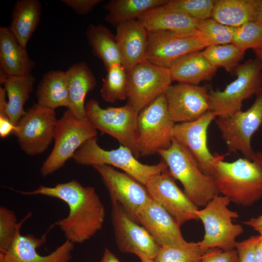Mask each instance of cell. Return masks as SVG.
Listing matches in <instances>:
<instances>
[{
  "label": "cell",
  "mask_w": 262,
  "mask_h": 262,
  "mask_svg": "<svg viewBox=\"0 0 262 262\" xmlns=\"http://www.w3.org/2000/svg\"><path fill=\"white\" fill-rule=\"evenodd\" d=\"M111 202L112 222L119 250L154 260L161 246L118 202L115 200Z\"/></svg>",
  "instance_id": "cell-13"
},
{
  "label": "cell",
  "mask_w": 262,
  "mask_h": 262,
  "mask_svg": "<svg viewBox=\"0 0 262 262\" xmlns=\"http://www.w3.org/2000/svg\"><path fill=\"white\" fill-rule=\"evenodd\" d=\"M208 250L203 249L198 242H188L172 247H160L154 262H201Z\"/></svg>",
  "instance_id": "cell-34"
},
{
  "label": "cell",
  "mask_w": 262,
  "mask_h": 262,
  "mask_svg": "<svg viewBox=\"0 0 262 262\" xmlns=\"http://www.w3.org/2000/svg\"><path fill=\"white\" fill-rule=\"evenodd\" d=\"M216 117L210 111L196 120L175 124L172 131L173 138L187 149L202 172L210 176L216 162L223 156L213 155L207 145L208 129Z\"/></svg>",
  "instance_id": "cell-15"
},
{
  "label": "cell",
  "mask_w": 262,
  "mask_h": 262,
  "mask_svg": "<svg viewBox=\"0 0 262 262\" xmlns=\"http://www.w3.org/2000/svg\"><path fill=\"white\" fill-rule=\"evenodd\" d=\"M175 124L169 115L164 93L144 108L137 118L140 156H150L170 147Z\"/></svg>",
  "instance_id": "cell-8"
},
{
  "label": "cell",
  "mask_w": 262,
  "mask_h": 262,
  "mask_svg": "<svg viewBox=\"0 0 262 262\" xmlns=\"http://www.w3.org/2000/svg\"><path fill=\"white\" fill-rule=\"evenodd\" d=\"M256 58L262 62V46L253 49Z\"/></svg>",
  "instance_id": "cell-46"
},
{
  "label": "cell",
  "mask_w": 262,
  "mask_h": 262,
  "mask_svg": "<svg viewBox=\"0 0 262 262\" xmlns=\"http://www.w3.org/2000/svg\"><path fill=\"white\" fill-rule=\"evenodd\" d=\"M261 236L255 250L256 262H262V236Z\"/></svg>",
  "instance_id": "cell-45"
},
{
  "label": "cell",
  "mask_w": 262,
  "mask_h": 262,
  "mask_svg": "<svg viewBox=\"0 0 262 262\" xmlns=\"http://www.w3.org/2000/svg\"><path fill=\"white\" fill-rule=\"evenodd\" d=\"M151 198L164 208L180 226L198 220L199 209L177 185L168 169L153 177L145 185Z\"/></svg>",
  "instance_id": "cell-16"
},
{
  "label": "cell",
  "mask_w": 262,
  "mask_h": 262,
  "mask_svg": "<svg viewBox=\"0 0 262 262\" xmlns=\"http://www.w3.org/2000/svg\"><path fill=\"white\" fill-rule=\"evenodd\" d=\"M137 20L147 32L169 31L183 36H196L200 21L163 6L148 10Z\"/></svg>",
  "instance_id": "cell-23"
},
{
  "label": "cell",
  "mask_w": 262,
  "mask_h": 262,
  "mask_svg": "<svg viewBox=\"0 0 262 262\" xmlns=\"http://www.w3.org/2000/svg\"><path fill=\"white\" fill-rule=\"evenodd\" d=\"M99 262H120L116 256L108 248L104 249Z\"/></svg>",
  "instance_id": "cell-44"
},
{
  "label": "cell",
  "mask_w": 262,
  "mask_h": 262,
  "mask_svg": "<svg viewBox=\"0 0 262 262\" xmlns=\"http://www.w3.org/2000/svg\"><path fill=\"white\" fill-rule=\"evenodd\" d=\"M97 135L92 124L78 119L67 109L57 120L54 146L40 168L41 175L48 176L61 168L86 141Z\"/></svg>",
  "instance_id": "cell-7"
},
{
  "label": "cell",
  "mask_w": 262,
  "mask_h": 262,
  "mask_svg": "<svg viewBox=\"0 0 262 262\" xmlns=\"http://www.w3.org/2000/svg\"><path fill=\"white\" fill-rule=\"evenodd\" d=\"M85 108L87 120L97 130L116 139L137 159L140 157L137 147L138 113L129 103L102 108L97 100L92 98L85 104Z\"/></svg>",
  "instance_id": "cell-9"
},
{
  "label": "cell",
  "mask_w": 262,
  "mask_h": 262,
  "mask_svg": "<svg viewBox=\"0 0 262 262\" xmlns=\"http://www.w3.org/2000/svg\"><path fill=\"white\" fill-rule=\"evenodd\" d=\"M66 6L72 9L77 14L84 15L91 12L102 0H62Z\"/></svg>",
  "instance_id": "cell-41"
},
{
  "label": "cell",
  "mask_w": 262,
  "mask_h": 262,
  "mask_svg": "<svg viewBox=\"0 0 262 262\" xmlns=\"http://www.w3.org/2000/svg\"><path fill=\"white\" fill-rule=\"evenodd\" d=\"M93 167L100 175L111 200L118 202L136 221L139 213L152 199L145 186L113 166L99 164Z\"/></svg>",
  "instance_id": "cell-14"
},
{
  "label": "cell",
  "mask_w": 262,
  "mask_h": 262,
  "mask_svg": "<svg viewBox=\"0 0 262 262\" xmlns=\"http://www.w3.org/2000/svg\"><path fill=\"white\" fill-rule=\"evenodd\" d=\"M140 259L141 262H154V260L145 257H139Z\"/></svg>",
  "instance_id": "cell-47"
},
{
  "label": "cell",
  "mask_w": 262,
  "mask_h": 262,
  "mask_svg": "<svg viewBox=\"0 0 262 262\" xmlns=\"http://www.w3.org/2000/svg\"><path fill=\"white\" fill-rule=\"evenodd\" d=\"M147 32V60L159 66L169 68L180 57L206 48L196 35L183 36L164 31Z\"/></svg>",
  "instance_id": "cell-18"
},
{
  "label": "cell",
  "mask_w": 262,
  "mask_h": 262,
  "mask_svg": "<svg viewBox=\"0 0 262 262\" xmlns=\"http://www.w3.org/2000/svg\"><path fill=\"white\" fill-rule=\"evenodd\" d=\"M215 123L228 150L240 152L244 157L251 159L255 152L251 146V139L262 125V89L248 109L216 117Z\"/></svg>",
  "instance_id": "cell-10"
},
{
  "label": "cell",
  "mask_w": 262,
  "mask_h": 262,
  "mask_svg": "<svg viewBox=\"0 0 262 262\" xmlns=\"http://www.w3.org/2000/svg\"><path fill=\"white\" fill-rule=\"evenodd\" d=\"M243 223L253 228L262 236V214L258 217L244 221Z\"/></svg>",
  "instance_id": "cell-43"
},
{
  "label": "cell",
  "mask_w": 262,
  "mask_h": 262,
  "mask_svg": "<svg viewBox=\"0 0 262 262\" xmlns=\"http://www.w3.org/2000/svg\"><path fill=\"white\" fill-rule=\"evenodd\" d=\"M215 0H168L165 9L183 13L195 19L203 21L212 17Z\"/></svg>",
  "instance_id": "cell-36"
},
{
  "label": "cell",
  "mask_w": 262,
  "mask_h": 262,
  "mask_svg": "<svg viewBox=\"0 0 262 262\" xmlns=\"http://www.w3.org/2000/svg\"><path fill=\"white\" fill-rule=\"evenodd\" d=\"M262 0H215L212 18L237 28L258 20Z\"/></svg>",
  "instance_id": "cell-26"
},
{
  "label": "cell",
  "mask_w": 262,
  "mask_h": 262,
  "mask_svg": "<svg viewBox=\"0 0 262 262\" xmlns=\"http://www.w3.org/2000/svg\"><path fill=\"white\" fill-rule=\"evenodd\" d=\"M235 28L223 25L213 18L200 21L196 36L210 46L232 43Z\"/></svg>",
  "instance_id": "cell-35"
},
{
  "label": "cell",
  "mask_w": 262,
  "mask_h": 262,
  "mask_svg": "<svg viewBox=\"0 0 262 262\" xmlns=\"http://www.w3.org/2000/svg\"><path fill=\"white\" fill-rule=\"evenodd\" d=\"M169 69L172 82L197 85L202 82L211 80L217 69L204 56L201 50L180 57Z\"/></svg>",
  "instance_id": "cell-25"
},
{
  "label": "cell",
  "mask_w": 262,
  "mask_h": 262,
  "mask_svg": "<svg viewBox=\"0 0 262 262\" xmlns=\"http://www.w3.org/2000/svg\"><path fill=\"white\" fill-rule=\"evenodd\" d=\"M230 199L217 195L196 213L202 222L204 235L198 243L205 250L218 248L224 250L235 249L236 239L244 232L243 227L233 223L239 217L236 212L230 210Z\"/></svg>",
  "instance_id": "cell-5"
},
{
  "label": "cell",
  "mask_w": 262,
  "mask_h": 262,
  "mask_svg": "<svg viewBox=\"0 0 262 262\" xmlns=\"http://www.w3.org/2000/svg\"><path fill=\"white\" fill-rule=\"evenodd\" d=\"M206 86L179 83L164 93L169 115L175 123L196 120L211 111Z\"/></svg>",
  "instance_id": "cell-17"
},
{
  "label": "cell",
  "mask_w": 262,
  "mask_h": 262,
  "mask_svg": "<svg viewBox=\"0 0 262 262\" xmlns=\"http://www.w3.org/2000/svg\"><path fill=\"white\" fill-rule=\"evenodd\" d=\"M201 262H239L235 249L224 250L211 248L204 254Z\"/></svg>",
  "instance_id": "cell-40"
},
{
  "label": "cell",
  "mask_w": 262,
  "mask_h": 262,
  "mask_svg": "<svg viewBox=\"0 0 262 262\" xmlns=\"http://www.w3.org/2000/svg\"><path fill=\"white\" fill-rule=\"evenodd\" d=\"M35 77L31 74L9 76L0 81L8 98L6 112L15 126L25 115L24 107L33 91Z\"/></svg>",
  "instance_id": "cell-28"
},
{
  "label": "cell",
  "mask_w": 262,
  "mask_h": 262,
  "mask_svg": "<svg viewBox=\"0 0 262 262\" xmlns=\"http://www.w3.org/2000/svg\"><path fill=\"white\" fill-rule=\"evenodd\" d=\"M41 4L38 0H18L14 6L9 27L18 42L26 48L40 19Z\"/></svg>",
  "instance_id": "cell-27"
},
{
  "label": "cell",
  "mask_w": 262,
  "mask_h": 262,
  "mask_svg": "<svg viewBox=\"0 0 262 262\" xmlns=\"http://www.w3.org/2000/svg\"><path fill=\"white\" fill-rule=\"evenodd\" d=\"M66 72L69 98L67 109L78 119L88 121L84 100L88 93L95 88L96 79L90 67L84 62L73 65Z\"/></svg>",
  "instance_id": "cell-24"
},
{
  "label": "cell",
  "mask_w": 262,
  "mask_h": 262,
  "mask_svg": "<svg viewBox=\"0 0 262 262\" xmlns=\"http://www.w3.org/2000/svg\"><path fill=\"white\" fill-rule=\"evenodd\" d=\"M115 38L120 51L121 64L128 71L147 61V31L137 20L122 22L116 27Z\"/></svg>",
  "instance_id": "cell-21"
},
{
  "label": "cell",
  "mask_w": 262,
  "mask_h": 262,
  "mask_svg": "<svg viewBox=\"0 0 262 262\" xmlns=\"http://www.w3.org/2000/svg\"><path fill=\"white\" fill-rule=\"evenodd\" d=\"M232 43L245 51L262 46V24L252 21L235 28Z\"/></svg>",
  "instance_id": "cell-38"
},
{
  "label": "cell",
  "mask_w": 262,
  "mask_h": 262,
  "mask_svg": "<svg viewBox=\"0 0 262 262\" xmlns=\"http://www.w3.org/2000/svg\"><path fill=\"white\" fill-rule=\"evenodd\" d=\"M26 48L19 44L9 27H0V82L9 76L31 74L35 66Z\"/></svg>",
  "instance_id": "cell-22"
},
{
  "label": "cell",
  "mask_w": 262,
  "mask_h": 262,
  "mask_svg": "<svg viewBox=\"0 0 262 262\" xmlns=\"http://www.w3.org/2000/svg\"><path fill=\"white\" fill-rule=\"evenodd\" d=\"M158 154L171 176L181 183L184 192L198 208L205 207L219 195L213 177L203 173L187 149L173 138L170 147Z\"/></svg>",
  "instance_id": "cell-3"
},
{
  "label": "cell",
  "mask_w": 262,
  "mask_h": 262,
  "mask_svg": "<svg viewBox=\"0 0 262 262\" xmlns=\"http://www.w3.org/2000/svg\"><path fill=\"white\" fill-rule=\"evenodd\" d=\"M107 74L102 79L100 90L102 98L114 103L128 98L127 72L121 64L113 65L106 69Z\"/></svg>",
  "instance_id": "cell-32"
},
{
  "label": "cell",
  "mask_w": 262,
  "mask_h": 262,
  "mask_svg": "<svg viewBox=\"0 0 262 262\" xmlns=\"http://www.w3.org/2000/svg\"><path fill=\"white\" fill-rule=\"evenodd\" d=\"M72 158L82 165L105 164L118 168L144 186L153 177L168 169L163 160L154 165L140 162L129 148L122 145L116 149H104L98 144L97 137L86 141Z\"/></svg>",
  "instance_id": "cell-4"
},
{
  "label": "cell",
  "mask_w": 262,
  "mask_h": 262,
  "mask_svg": "<svg viewBox=\"0 0 262 262\" xmlns=\"http://www.w3.org/2000/svg\"><path fill=\"white\" fill-rule=\"evenodd\" d=\"M16 191L24 195H42L65 202L69 209L68 214L54 225L58 226L66 240L73 244L89 240L103 227L105 207L92 186H84L73 180L53 186L40 185L33 191Z\"/></svg>",
  "instance_id": "cell-1"
},
{
  "label": "cell",
  "mask_w": 262,
  "mask_h": 262,
  "mask_svg": "<svg viewBox=\"0 0 262 262\" xmlns=\"http://www.w3.org/2000/svg\"><path fill=\"white\" fill-rule=\"evenodd\" d=\"M16 130V126L10 121L6 114H0V136L4 138Z\"/></svg>",
  "instance_id": "cell-42"
},
{
  "label": "cell",
  "mask_w": 262,
  "mask_h": 262,
  "mask_svg": "<svg viewBox=\"0 0 262 262\" xmlns=\"http://www.w3.org/2000/svg\"><path fill=\"white\" fill-rule=\"evenodd\" d=\"M32 213H28L17 222L14 212L4 206L0 207V253L6 251L11 246L24 223Z\"/></svg>",
  "instance_id": "cell-37"
},
{
  "label": "cell",
  "mask_w": 262,
  "mask_h": 262,
  "mask_svg": "<svg viewBox=\"0 0 262 262\" xmlns=\"http://www.w3.org/2000/svg\"><path fill=\"white\" fill-rule=\"evenodd\" d=\"M257 20L262 24V3Z\"/></svg>",
  "instance_id": "cell-48"
},
{
  "label": "cell",
  "mask_w": 262,
  "mask_h": 262,
  "mask_svg": "<svg viewBox=\"0 0 262 262\" xmlns=\"http://www.w3.org/2000/svg\"><path fill=\"white\" fill-rule=\"evenodd\" d=\"M261 235L252 236L241 242H237L236 250L239 262H256L255 250Z\"/></svg>",
  "instance_id": "cell-39"
},
{
  "label": "cell",
  "mask_w": 262,
  "mask_h": 262,
  "mask_svg": "<svg viewBox=\"0 0 262 262\" xmlns=\"http://www.w3.org/2000/svg\"><path fill=\"white\" fill-rule=\"evenodd\" d=\"M127 72L128 103L137 113L165 93L172 82L168 68L147 61Z\"/></svg>",
  "instance_id": "cell-11"
},
{
  "label": "cell",
  "mask_w": 262,
  "mask_h": 262,
  "mask_svg": "<svg viewBox=\"0 0 262 262\" xmlns=\"http://www.w3.org/2000/svg\"><path fill=\"white\" fill-rule=\"evenodd\" d=\"M136 221L143 226L161 246L172 247L187 243L174 218L151 199L138 215Z\"/></svg>",
  "instance_id": "cell-20"
},
{
  "label": "cell",
  "mask_w": 262,
  "mask_h": 262,
  "mask_svg": "<svg viewBox=\"0 0 262 262\" xmlns=\"http://www.w3.org/2000/svg\"><path fill=\"white\" fill-rule=\"evenodd\" d=\"M88 42L95 55L103 62L106 69L121 63L120 51L114 36L102 24H90L86 32Z\"/></svg>",
  "instance_id": "cell-31"
},
{
  "label": "cell",
  "mask_w": 262,
  "mask_h": 262,
  "mask_svg": "<svg viewBox=\"0 0 262 262\" xmlns=\"http://www.w3.org/2000/svg\"><path fill=\"white\" fill-rule=\"evenodd\" d=\"M37 104L55 110L68 107V85L66 71L52 70L47 72L39 82L36 90Z\"/></svg>",
  "instance_id": "cell-29"
},
{
  "label": "cell",
  "mask_w": 262,
  "mask_h": 262,
  "mask_svg": "<svg viewBox=\"0 0 262 262\" xmlns=\"http://www.w3.org/2000/svg\"><path fill=\"white\" fill-rule=\"evenodd\" d=\"M168 0H111L104 5L107 22L116 27L122 22L137 20L148 10L164 5Z\"/></svg>",
  "instance_id": "cell-30"
},
{
  "label": "cell",
  "mask_w": 262,
  "mask_h": 262,
  "mask_svg": "<svg viewBox=\"0 0 262 262\" xmlns=\"http://www.w3.org/2000/svg\"><path fill=\"white\" fill-rule=\"evenodd\" d=\"M57 120L55 110L37 103L31 107L14 132L22 150L32 156L46 151L54 139Z\"/></svg>",
  "instance_id": "cell-12"
},
{
  "label": "cell",
  "mask_w": 262,
  "mask_h": 262,
  "mask_svg": "<svg viewBox=\"0 0 262 262\" xmlns=\"http://www.w3.org/2000/svg\"><path fill=\"white\" fill-rule=\"evenodd\" d=\"M51 227L40 238L22 235L19 232L9 248L0 253V262H69L74 244L68 240L49 255L42 256L38 253L37 249L45 243Z\"/></svg>",
  "instance_id": "cell-19"
},
{
  "label": "cell",
  "mask_w": 262,
  "mask_h": 262,
  "mask_svg": "<svg viewBox=\"0 0 262 262\" xmlns=\"http://www.w3.org/2000/svg\"><path fill=\"white\" fill-rule=\"evenodd\" d=\"M234 72L236 78L223 90L209 91L211 111L217 117L241 110L243 101L262 89V62L257 58L240 64Z\"/></svg>",
  "instance_id": "cell-6"
},
{
  "label": "cell",
  "mask_w": 262,
  "mask_h": 262,
  "mask_svg": "<svg viewBox=\"0 0 262 262\" xmlns=\"http://www.w3.org/2000/svg\"><path fill=\"white\" fill-rule=\"evenodd\" d=\"M219 193L235 204L247 207L262 197V152L251 159L239 158L229 162L224 155L215 164L213 175Z\"/></svg>",
  "instance_id": "cell-2"
},
{
  "label": "cell",
  "mask_w": 262,
  "mask_h": 262,
  "mask_svg": "<svg viewBox=\"0 0 262 262\" xmlns=\"http://www.w3.org/2000/svg\"><path fill=\"white\" fill-rule=\"evenodd\" d=\"M201 53L217 69L222 68L231 72L240 65L245 51L231 43L207 47Z\"/></svg>",
  "instance_id": "cell-33"
}]
</instances>
